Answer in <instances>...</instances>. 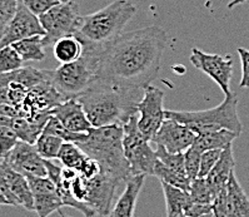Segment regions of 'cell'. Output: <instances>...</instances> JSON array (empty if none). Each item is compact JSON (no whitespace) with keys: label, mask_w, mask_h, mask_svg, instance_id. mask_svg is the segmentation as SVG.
<instances>
[{"label":"cell","mask_w":249,"mask_h":217,"mask_svg":"<svg viewBox=\"0 0 249 217\" xmlns=\"http://www.w3.org/2000/svg\"><path fill=\"white\" fill-rule=\"evenodd\" d=\"M213 211L212 203H196L192 202L184 210V214L189 217H202L203 215H207Z\"/></svg>","instance_id":"cell-40"},{"label":"cell","mask_w":249,"mask_h":217,"mask_svg":"<svg viewBox=\"0 0 249 217\" xmlns=\"http://www.w3.org/2000/svg\"><path fill=\"white\" fill-rule=\"evenodd\" d=\"M99 56L83 52L78 60L50 71V79L65 100L76 98L95 79Z\"/></svg>","instance_id":"cell-6"},{"label":"cell","mask_w":249,"mask_h":217,"mask_svg":"<svg viewBox=\"0 0 249 217\" xmlns=\"http://www.w3.org/2000/svg\"><path fill=\"white\" fill-rule=\"evenodd\" d=\"M157 158L161 163L165 164L167 167L172 168L174 171H178L180 173H184V152L183 153H170L165 150L164 147L157 146L156 148Z\"/></svg>","instance_id":"cell-33"},{"label":"cell","mask_w":249,"mask_h":217,"mask_svg":"<svg viewBox=\"0 0 249 217\" xmlns=\"http://www.w3.org/2000/svg\"><path fill=\"white\" fill-rule=\"evenodd\" d=\"M44 37L45 30L41 27L40 20L36 15L33 14L21 0H18V8L14 18L10 21L5 34L0 39V48L12 45L15 41L32 37Z\"/></svg>","instance_id":"cell-13"},{"label":"cell","mask_w":249,"mask_h":217,"mask_svg":"<svg viewBox=\"0 0 249 217\" xmlns=\"http://www.w3.org/2000/svg\"><path fill=\"white\" fill-rule=\"evenodd\" d=\"M75 144L99 163L100 172L122 185L132 177L129 162L124 155L122 126L93 127Z\"/></svg>","instance_id":"cell-4"},{"label":"cell","mask_w":249,"mask_h":217,"mask_svg":"<svg viewBox=\"0 0 249 217\" xmlns=\"http://www.w3.org/2000/svg\"><path fill=\"white\" fill-rule=\"evenodd\" d=\"M189 60L196 69H199L200 72L211 77L212 79L219 85V88L226 96L233 93L231 91L233 60L229 57L224 58L218 54L204 53L198 48H193Z\"/></svg>","instance_id":"cell-11"},{"label":"cell","mask_w":249,"mask_h":217,"mask_svg":"<svg viewBox=\"0 0 249 217\" xmlns=\"http://www.w3.org/2000/svg\"><path fill=\"white\" fill-rule=\"evenodd\" d=\"M41 38L43 37L36 36L32 37V38L21 39V40L13 43L12 47L18 52L23 62H30V60L40 62L45 58V47L43 45Z\"/></svg>","instance_id":"cell-25"},{"label":"cell","mask_w":249,"mask_h":217,"mask_svg":"<svg viewBox=\"0 0 249 217\" xmlns=\"http://www.w3.org/2000/svg\"><path fill=\"white\" fill-rule=\"evenodd\" d=\"M4 161L10 167L24 176L47 177L48 171L45 167V159L36 151L34 144L19 139L18 143L12 150Z\"/></svg>","instance_id":"cell-15"},{"label":"cell","mask_w":249,"mask_h":217,"mask_svg":"<svg viewBox=\"0 0 249 217\" xmlns=\"http://www.w3.org/2000/svg\"><path fill=\"white\" fill-rule=\"evenodd\" d=\"M238 100L234 93L226 96L219 106L205 111H165V118L178 120L196 136L207 132L228 129L240 136L243 126L238 116Z\"/></svg>","instance_id":"cell-5"},{"label":"cell","mask_w":249,"mask_h":217,"mask_svg":"<svg viewBox=\"0 0 249 217\" xmlns=\"http://www.w3.org/2000/svg\"><path fill=\"white\" fill-rule=\"evenodd\" d=\"M21 1L38 18L60 3L59 0H21Z\"/></svg>","instance_id":"cell-37"},{"label":"cell","mask_w":249,"mask_h":217,"mask_svg":"<svg viewBox=\"0 0 249 217\" xmlns=\"http://www.w3.org/2000/svg\"><path fill=\"white\" fill-rule=\"evenodd\" d=\"M234 167L235 161L234 156H233V147L231 144L222 151L219 159L213 167V170L211 171V173L207 176V181L212 190L213 198L223 190H226L231 175L234 172Z\"/></svg>","instance_id":"cell-20"},{"label":"cell","mask_w":249,"mask_h":217,"mask_svg":"<svg viewBox=\"0 0 249 217\" xmlns=\"http://www.w3.org/2000/svg\"><path fill=\"white\" fill-rule=\"evenodd\" d=\"M18 141L19 137L14 129L0 117V158L5 159Z\"/></svg>","instance_id":"cell-31"},{"label":"cell","mask_w":249,"mask_h":217,"mask_svg":"<svg viewBox=\"0 0 249 217\" xmlns=\"http://www.w3.org/2000/svg\"><path fill=\"white\" fill-rule=\"evenodd\" d=\"M45 78L47 69L33 67H21L18 71L0 74V104L20 108L29 89Z\"/></svg>","instance_id":"cell-9"},{"label":"cell","mask_w":249,"mask_h":217,"mask_svg":"<svg viewBox=\"0 0 249 217\" xmlns=\"http://www.w3.org/2000/svg\"><path fill=\"white\" fill-rule=\"evenodd\" d=\"M196 135L178 120L165 118L153 141L170 153H183L193 146Z\"/></svg>","instance_id":"cell-16"},{"label":"cell","mask_w":249,"mask_h":217,"mask_svg":"<svg viewBox=\"0 0 249 217\" xmlns=\"http://www.w3.org/2000/svg\"><path fill=\"white\" fill-rule=\"evenodd\" d=\"M63 143H64V141L58 136L41 132L34 146H36L39 155L44 159H55L58 158L59 151L62 148Z\"/></svg>","instance_id":"cell-29"},{"label":"cell","mask_w":249,"mask_h":217,"mask_svg":"<svg viewBox=\"0 0 249 217\" xmlns=\"http://www.w3.org/2000/svg\"><path fill=\"white\" fill-rule=\"evenodd\" d=\"M239 136L228 129H219L213 132H207L203 135H198L194 141L193 146L200 152L209 150H224L226 147L231 146L235 138Z\"/></svg>","instance_id":"cell-23"},{"label":"cell","mask_w":249,"mask_h":217,"mask_svg":"<svg viewBox=\"0 0 249 217\" xmlns=\"http://www.w3.org/2000/svg\"><path fill=\"white\" fill-rule=\"evenodd\" d=\"M60 3H68V1H71V0H59Z\"/></svg>","instance_id":"cell-46"},{"label":"cell","mask_w":249,"mask_h":217,"mask_svg":"<svg viewBox=\"0 0 249 217\" xmlns=\"http://www.w3.org/2000/svg\"><path fill=\"white\" fill-rule=\"evenodd\" d=\"M168 36L160 27L123 33L103 50L95 79L126 91H144L156 79Z\"/></svg>","instance_id":"cell-1"},{"label":"cell","mask_w":249,"mask_h":217,"mask_svg":"<svg viewBox=\"0 0 249 217\" xmlns=\"http://www.w3.org/2000/svg\"><path fill=\"white\" fill-rule=\"evenodd\" d=\"M18 8V0H0V39L3 38Z\"/></svg>","instance_id":"cell-35"},{"label":"cell","mask_w":249,"mask_h":217,"mask_svg":"<svg viewBox=\"0 0 249 217\" xmlns=\"http://www.w3.org/2000/svg\"><path fill=\"white\" fill-rule=\"evenodd\" d=\"M54 48V57L60 64H67V63L75 62L82 57L83 45L80 40L75 36L64 37L59 39Z\"/></svg>","instance_id":"cell-24"},{"label":"cell","mask_w":249,"mask_h":217,"mask_svg":"<svg viewBox=\"0 0 249 217\" xmlns=\"http://www.w3.org/2000/svg\"><path fill=\"white\" fill-rule=\"evenodd\" d=\"M64 100V97L59 93L50 79V69H47V78L29 89L19 109L21 117L29 119L36 113L52 112V109L55 108Z\"/></svg>","instance_id":"cell-12"},{"label":"cell","mask_w":249,"mask_h":217,"mask_svg":"<svg viewBox=\"0 0 249 217\" xmlns=\"http://www.w3.org/2000/svg\"><path fill=\"white\" fill-rule=\"evenodd\" d=\"M0 205H9V202H8V199L5 198V196H4L1 192H0Z\"/></svg>","instance_id":"cell-43"},{"label":"cell","mask_w":249,"mask_h":217,"mask_svg":"<svg viewBox=\"0 0 249 217\" xmlns=\"http://www.w3.org/2000/svg\"><path fill=\"white\" fill-rule=\"evenodd\" d=\"M167 217H189L184 212H167Z\"/></svg>","instance_id":"cell-42"},{"label":"cell","mask_w":249,"mask_h":217,"mask_svg":"<svg viewBox=\"0 0 249 217\" xmlns=\"http://www.w3.org/2000/svg\"><path fill=\"white\" fill-rule=\"evenodd\" d=\"M223 150H209L202 152L200 157V168H199V176L200 178H207L211 171L215 166L220 157V153Z\"/></svg>","instance_id":"cell-36"},{"label":"cell","mask_w":249,"mask_h":217,"mask_svg":"<svg viewBox=\"0 0 249 217\" xmlns=\"http://www.w3.org/2000/svg\"><path fill=\"white\" fill-rule=\"evenodd\" d=\"M50 113L58 118L60 123L71 132L85 133L93 128L88 117L85 115L83 106L76 98L64 100L55 108L52 109Z\"/></svg>","instance_id":"cell-18"},{"label":"cell","mask_w":249,"mask_h":217,"mask_svg":"<svg viewBox=\"0 0 249 217\" xmlns=\"http://www.w3.org/2000/svg\"><path fill=\"white\" fill-rule=\"evenodd\" d=\"M79 10L74 1L59 3L39 17L41 27L45 30V36L41 38L45 48L52 47L64 37L75 36L80 24Z\"/></svg>","instance_id":"cell-8"},{"label":"cell","mask_w":249,"mask_h":217,"mask_svg":"<svg viewBox=\"0 0 249 217\" xmlns=\"http://www.w3.org/2000/svg\"><path fill=\"white\" fill-rule=\"evenodd\" d=\"M240 63H242V78H240V88H249V50L244 48H238Z\"/></svg>","instance_id":"cell-38"},{"label":"cell","mask_w":249,"mask_h":217,"mask_svg":"<svg viewBox=\"0 0 249 217\" xmlns=\"http://www.w3.org/2000/svg\"><path fill=\"white\" fill-rule=\"evenodd\" d=\"M21 67L23 59L12 45L0 48V74L18 71Z\"/></svg>","instance_id":"cell-30"},{"label":"cell","mask_w":249,"mask_h":217,"mask_svg":"<svg viewBox=\"0 0 249 217\" xmlns=\"http://www.w3.org/2000/svg\"><path fill=\"white\" fill-rule=\"evenodd\" d=\"M137 12L128 0H115L103 9L80 17L75 37L83 45V52L99 56L111 41L123 34V29Z\"/></svg>","instance_id":"cell-3"},{"label":"cell","mask_w":249,"mask_h":217,"mask_svg":"<svg viewBox=\"0 0 249 217\" xmlns=\"http://www.w3.org/2000/svg\"><path fill=\"white\" fill-rule=\"evenodd\" d=\"M123 148L132 176H153L158 158L156 151L150 147V141L139 129L138 113L123 124Z\"/></svg>","instance_id":"cell-7"},{"label":"cell","mask_w":249,"mask_h":217,"mask_svg":"<svg viewBox=\"0 0 249 217\" xmlns=\"http://www.w3.org/2000/svg\"><path fill=\"white\" fill-rule=\"evenodd\" d=\"M227 217H249V198L235 172L231 173L227 185Z\"/></svg>","instance_id":"cell-22"},{"label":"cell","mask_w":249,"mask_h":217,"mask_svg":"<svg viewBox=\"0 0 249 217\" xmlns=\"http://www.w3.org/2000/svg\"><path fill=\"white\" fill-rule=\"evenodd\" d=\"M200 157H202V152L199 150H196L194 146L189 147L184 152L185 175L191 181L198 178V176H199Z\"/></svg>","instance_id":"cell-34"},{"label":"cell","mask_w":249,"mask_h":217,"mask_svg":"<svg viewBox=\"0 0 249 217\" xmlns=\"http://www.w3.org/2000/svg\"><path fill=\"white\" fill-rule=\"evenodd\" d=\"M189 195H191L192 201L196 203H212L213 201V195H212V190L207 178L198 177V178L193 179L191 182Z\"/></svg>","instance_id":"cell-32"},{"label":"cell","mask_w":249,"mask_h":217,"mask_svg":"<svg viewBox=\"0 0 249 217\" xmlns=\"http://www.w3.org/2000/svg\"><path fill=\"white\" fill-rule=\"evenodd\" d=\"M120 185L122 183L100 172L93 178L87 179V197L84 202L97 214L109 216L113 207V198Z\"/></svg>","instance_id":"cell-14"},{"label":"cell","mask_w":249,"mask_h":217,"mask_svg":"<svg viewBox=\"0 0 249 217\" xmlns=\"http://www.w3.org/2000/svg\"><path fill=\"white\" fill-rule=\"evenodd\" d=\"M246 1H247V0H231V1H229V4H228V9H233L234 6L240 5V4L246 3Z\"/></svg>","instance_id":"cell-41"},{"label":"cell","mask_w":249,"mask_h":217,"mask_svg":"<svg viewBox=\"0 0 249 217\" xmlns=\"http://www.w3.org/2000/svg\"><path fill=\"white\" fill-rule=\"evenodd\" d=\"M59 215H60V216H59V217H69V216H67V215L63 214V212H59Z\"/></svg>","instance_id":"cell-45"},{"label":"cell","mask_w":249,"mask_h":217,"mask_svg":"<svg viewBox=\"0 0 249 217\" xmlns=\"http://www.w3.org/2000/svg\"><path fill=\"white\" fill-rule=\"evenodd\" d=\"M161 187L164 192L167 212H184L185 208L193 202L191 195L187 191L173 187L167 183H161Z\"/></svg>","instance_id":"cell-27"},{"label":"cell","mask_w":249,"mask_h":217,"mask_svg":"<svg viewBox=\"0 0 249 217\" xmlns=\"http://www.w3.org/2000/svg\"><path fill=\"white\" fill-rule=\"evenodd\" d=\"M202 217H217V216H215V215H214V212L212 211V212H209V214H207V215H203Z\"/></svg>","instance_id":"cell-44"},{"label":"cell","mask_w":249,"mask_h":217,"mask_svg":"<svg viewBox=\"0 0 249 217\" xmlns=\"http://www.w3.org/2000/svg\"><path fill=\"white\" fill-rule=\"evenodd\" d=\"M144 91H126L109 83L94 79L76 99L83 106L93 127L122 126L138 113Z\"/></svg>","instance_id":"cell-2"},{"label":"cell","mask_w":249,"mask_h":217,"mask_svg":"<svg viewBox=\"0 0 249 217\" xmlns=\"http://www.w3.org/2000/svg\"><path fill=\"white\" fill-rule=\"evenodd\" d=\"M79 173L87 179L93 178V177H95L97 175H99L100 173L99 163H98L97 161H94L93 158H90V157L88 156L87 159L84 161V163H83L82 168L79 170Z\"/></svg>","instance_id":"cell-39"},{"label":"cell","mask_w":249,"mask_h":217,"mask_svg":"<svg viewBox=\"0 0 249 217\" xmlns=\"http://www.w3.org/2000/svg\"><path fill=\"white\" fill-rule=\"evenodd\" d=\"M1 170H3V175L6 182H8L10 192L18 202V206H23L28 211H34V197H33L27 177L13 170L5 161H3L1 163Z\"/></svg>","instance_id":"cell-21"},{"label":"cell","mask_w":249,"mask_h":217,"mask_svg":"<svg viewBox=\"0 0 249 217\" xmlns=\"http://www.w3.org/2000/svg\"><path fill=\"white\" fill-rule=\"evenodd\" d=\"M163 100L164 92L150 84L144 89L143 98L138 104V127L141 132L150 142L156 137L157 132L165 119Z\"/></svg>","instance_id":"cell-10"},{"label":"cell","mask_w":249,"mask_h":217,"mask_svg":"<svg viewBox=\"0 0 249 217\" xmlns=\"http://www.w3.org/2000/svg\"><path fill=\"white\" fill-rule=\"evenodd\" d=\"M145 177L143 175L132 176L124 183V190L119 198L115 201L111 207L109 217H133L134 216L135 206L138 201V196L144 186Z\"/></svg>","instance_id":"cell-19"},{"label":"cell","mask_w":249,"mask_h":217,"mask_svg":"<svg viewBox=\"0 0 249 217\" xmlns=\"http://www.w3.org/2000/svg\"><path fill=\"white\" fill-rule=\"evenodd\" d=\"M34 197V211L38 217H49L59 211L63 205L55 185L48 177L25 176Z\"/></svg>","instance_id":"cell-17"},{"label":"cell","mask_w":249,"mask_h":217,"mask_svg":"<svg viewBox=\"0 0 249 217\" xmlns=\"http://www.w3.org/2000/svg\"><path fill=\"white\" fill-rule=\"evenodd\" d=\"M153 176H156L161 183H167V185L180 188V190L187 191V192H189V190H191L192 181L188 178L187 175L167 167V166L161 163L160 161H157Z\"/></svg>","instance_id":"cell-26"},{"label":"cell","mask_w":249,"mask_h":217,"mask_svg":"<svg viewBox=\"0 0 249 217\" xmlns=\"http://www.w3.org/2000/svg\"><path fill=\"white\" fill-rule=\"evenodd\" d=\"M87 157L88 156L83 152L82 148L78 144L73 143V142H64L60 151H59L56 159H59V162L64 167L71 168V170H75L79 172Z\"/></svg>","instance_id":"cell-28"}]
</instances>
